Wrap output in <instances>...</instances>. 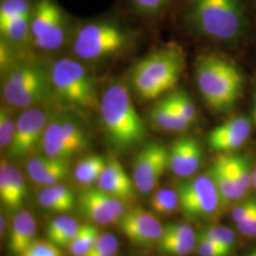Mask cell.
<instances>
[{"label": "cell", "instance_id": "1", "mask_svg": "<svg viewBox=\"0 0 256 256\" xmlns=\"http://www.w3.org/2000/svg\"><path fill=\"white\" fill-rule=\"evenodd\" d=\"M184 16L194 32L221 42L240 40L250 24L246 0H185Z\"/></svg>", "mask_w": 256, "mask_h": 256}, {"label": "cell", "instance_id": "2", "mask_svg": "<svg viewBox=\"0 0 256 256\" xmlns=\"http://www.w3.org/2000/svg\"><path fill=\"white\" fill-rule=\"evenodd\" d=\"M196 80L203 100L218 112L234 108L244 88V78L238 66L214 54L198 58Z\"/></svg>", "mask_w": 256, "mask_h": 256}, {"label": "cell", "instance_id": "3", "mask_svg": "<svg viewBox=\"0 0 256 256\" xmlns=\"http://www.w3.org/2000/svg\"><path fill=\"white\" fill-rule=\"evenodd\" d=\"M184 68L182 48L169 44L156 48L135 64L131 72V82L140 98L153 100L174 88Z\"/></svg>", "mask_w": 256, "mask_h": 256}, {"label": "cell", "instance_id": "4", "mask_svg": "<svg viewBox=\"0 0 256 256\" xmlns=\"http://www.w3.org/2000/svg\"><path fill=\"white\" fill-rule=\"evenodd\" d=\"M99 108L102 126L114 146L128 149L144 140L146 124L138 113L124 84H110L102 95Z\"/></svg>", "mask_w": 256, "mask_h": 256}, {"label": "cell", "instance_id": "5", "mask_svg": "<svg viewBox=\"0 0 256 256\" xmlns=\"http://www.w3.org/2000/svg\"><path fill=\"white\" fill-rule=\"evenodd\" d=\"M129 34L124 28L112 19L90 21L78 28L74 52L86 61L101 60L117 54L128 44Z\"/></svg>", "mask_w": 256, "mask_h": 256}, {"label": "cell", "instance_id": "6", "mask_svg": "<svg viewBox=\"0 0 256 256\" xmlns=\"http://www.w3.org/2000/svg\"><path fill=\"white\" fill-rule=\"evenodd\" d=\"M50 82L57 98L68 106L93 110L100 106L93 79L77 61H56L52 68Z\"/></svg>", "mask_w": 256, "mask_h": 256}, {"label": "cell", "instance_id": "7", "mask_svg": "<svg viewBox=\"0 0 256 256\" xmlns=\"http://www.w3.org/2000/svg\"><path fill=\"white\" fill-rule=\"evenodd\" d=\"M48 88L46 75L34 64H12L5 70L2 96L9 106L30 108L46 97Z\"/></svg>", "mask_w": 256, "mask_h": 256}, {"label": "cell", "instance_id": "8", "mask_svg": "<svg viewBox=\"0 0 256 256\" xmlns=\"http://www.w3.org/2000/svg\"><path fill=\"white\" fill-rule=\"evenodd\" d=\"M180 209L194 220H210L222 207L220 192L210 174H200L178 187Z\"/></svg>", "mask_w": 256, "mask_h": 256}, {"label": "cell", "instance_id": "9", "mask_svg": "<svg viewBox=\"0 0 256 256\" xmlns=\"http://www.w3.org/2000/svg\"><path fill=\"white\" fill-rule=\"evenodd\" d=\"M68 18L56 0H34L30 34L36 46L42 50H55L63 45Z\"/></svg>", "mask_w": 256, "mask_h": 256}, {"label": "cell", "instance_id": "10", "mask_svg": "<svg viewBox=\"0 0 256 256\" xmlns=\"http://www.w3.org/2000/svg\"><path fill=\"white\" fill-rule=\"evenodd\" d=\"M48 119L46 112L38 108H30L22 112L16 120V133L8 148L10 158L20 160L36 150L42 142Z\"/></svg>", "mask_w": 256, "mask_h": 256}, {"label": "cell", "instance_id": "11", "mask_svg": "<svg viewBox=\"0 0 256 256\" xmlns=\"http://www.w3.org/2000/svg\"><path fill=\"white\" fill-rule=\"evenodd\" d=\"M169 168V150L158 142H149L138 153L134 160V183L142 194L152 192Z\"/></svg>", "mask_w": 256, "mask_h": 256}, {"label": "cell", "instance_id": "12", "mask_svg": "<svg viewBox=\"0 0 256 256\" xmlns=\"http://www.w3.org/2000/svg\"><path fill=\"white\" fill-rule=\"evenodd\" d=\"M126 203L99 188H88L78 198V206L82 216L92 223L102 226L118 224L126 212Z\"/></svg>", "mask_w": 256, "mask_h": 256}, {"label": "cell", "instance_id": "13", "mask_svg": "<svg viewBox=\"0 0 256 256\" xmlns=\"http://www.w3.org/2000/svg\"><path fill=\"white\" fill-rule=\"evenodd\" d=\"M117 225L133 244L138 246L158 243L164 234V226L155 214L140 207L126 210Z\"/></svg>", "mask_w": 256, "mask_h": 256}, {"label": "cell", "instance_id": "14", "mask_svg": "<svg viewBox=\"0 0 256 256\" xmlns=\"http://www.w3.org/2000/svg\"><path fill=\"white\" fill-rule=\"evenodd\" d=\"M250 134V120L247 116L238 115L212 129L207 140L212 151L229 154L243 146Z\"/></svg>", "mask_w": 256, "mask_h": 256}, {"label": "cell", "instance_id": "15", "mask_svg": "<svg viewBox=\"0 0 256 256\" xmlns=\"http://www.w3.org/2000/svg\"><path fill=\"white\" fill-rule=\"evenodd\" d=\"M202 160V147L194 138H180L169 149V169L178 178L192 176L198 170Z\"/></svg>", "mask_w": 256, "mask_h": 256}, {"label": "cell", "instance_id": "16", "mask_svg": "<svg viewBox=\"0 0 256 256\" xmlns=\"http://www.w3.org/2000/svg\"><path fill=\"white\" fill-rule=\"evenodd\" d=\"M27 196L24 178L18 168L2 158L0 162V200L10 210H19Z\"/></svg>", "mask_w": 256, "mask_h": 256}, {"label": "cell", "instance_id": "17", "mask_svg": "<svg viewBox=\"0 0 256 256\" xmlns=\"http://www.w3.org/2000/svg\"><path fill=\"white\" fill-rule=\"evenodd\" d=\"M209 174L216 185L222 206H229L234 202H239L247 194V189L238 180L223 154L214 160Z\"/></svg>", "mask_w": 256, "mask_h": 256}, {"label": "cell", "instance_id": "18", "mask_svg": "<svg viewBox=\"0 0 256 256\" xmlns=\"http://www.w3.org/2000/svg\"><path fill=\"white\" fill-rule=\"evenodd\" d=\"M98 188L110 196L130 202L135 198L136 185L117 160H111L98 180Z\"/></svg>", "mask_w": 256, "mask_h": 256}, {"label": "cell", "instance_id": "19", "mask_svg": "<svg viewBox=\"0 0 256 256\" xmlns=\"http://www.w3.org/2000/svg\"><path fill=\"white\" fill-rule=\"evenodd\" d=\"M36 230L34 218L28 210H18L14 216L10 232V250L16 256L23 254L34 243Z\"/></svg>", "mask_w": 256, "mask_h": 256}, {"label": "cell", "instance_id": "20", "mask_svg": "<svg viewBox=\"0 0 256 256\" xmlns=\"http://www.w3.org/2000/svg\"><path fill=\"white\" fill-rule=\"evenodd\" d=\"M41 146L43 147L45 155L55 160L68 162L75 155L74 150L66 142L60 118L48 122Z\"/></svg>", "mask_w": 256, "mask_h": 256}, {"label": "cell", "instance_id": "21", "mask_svg": "<svg viewBox=\"0 0 256 256\" xmlns=\"http://www.w3.org/2000/svg\"><path fill=\"white\" fill-rule=\"evenodd\" d=\"M150 118L156 128L167 132H183L192 126L165 97L151 110Z\"/></svg>", "mask_w": 256, "mask_h": 256}, {"label": "cell", "instance_id": "22", "mask_svg": "<svg viewBox=\"0 0 256 256\" xmlns=\"http://www.w3.org/2000/svg\"><path fill=\"white\" fill-rule=\"evenodd\" d=\"M39 204L46 210L64 214L72 210L75 205L74 192L62 183H57L44 189L38 194Z\"/></svg>", "mask_w": 256, "mask_h": 256}, {"label": "cell", "instance_id": "23", "mask_svg": "<svg viewBox=\"0 0 256 256\" xmlns=\"http://www.w3.org/2000/svg\"><path fill=\"white\" fill-rule=\"evenodd\" d=\"M79 223L68 216H59L52 220L46 229L50 242L57 247H68L80 229Z\"/></svg>", "mask_w": 256, "mask_h": 256}, {"label": "cell", "instance_id": "24", "mask_svg": "<svg viewBox=\"0 0 256 256\" xmlns=\"http://www.w3.org/2000/svg\"><path fill=\"white\" fill-rule=\"evenodd\" d=\"M108 162L99 155H90L82 158L74 169V178L82 186H90L98 182Z\"/></svg>", "mask_w": 256, "mask_h": 256}, {"label": "cell", "instance_id": "25", "mask_svg": "<svg viewBox=\"0 0 256 256\" xmlns=\"http://www.w3.org/2000/svg\"><path fill=\"white\" fill-rule=\"evenodd\" d=\"M32 16H23L8 21L0 22V32L2 39L14 44H21L27 41L30 34Z\"/></svg>", "mask_w": 256, "mask_h": 256}, {"label": "cell", "instance_id": "26", "mask_svg": "<svg viewBox=\"0 0 256 256\" xmlns=\"http://www.w3.org/2000/svg\"><path fill=\"white\" fill-rule=\"evenodd\" d=\"M98 229L92 224L80 226L77 234L68 245V252L72 256H84L99 236Z\"/></svg>", "mask_w": 256, "mask_h": 256}, {"label": "cell", "instance_id": "27", "mask_svg": "<svg viewBox=\"0 0 256 256\" xmlns=\"http://www.w3.org/2000/svg\"><path fill=\"white\" fill-rule=\"evenodd\" d=\"M150 205L156 214L162 216L173 214L180 208L178 192L166 188L160 189L151 196Z\"/></svg>", "mask_w": 256, "mask_h": 256}, {"label": "cell", "instance_id": "28", "mask_svg": "<svg viewBox=\"0 0 256 256\" xmlns=\"http://www.w3.org/2000/svg\"><path fill=\"white\" fill-rule=\"evenodd\" d=\"M223 155L230 168L236 176L238 180L248 191L254 184V170L252 169L247 158L232 153Z\"/></svg>", "mask_w": 256, "mask_h": 256}, {"label": "cell", "instance_id": "29", "mask_svg": "<svg viewBox=\"0 0 256 256\" xmlns=\"http://www.w3.org/2000/svg\"><path fill=\"white\" fill-rule=\"evenodd\" d=\"M60 160H55L48 156L30 158L27 164V172L32 182L42 186L46 176L52 171Z\"/></svg>", "mask_w": 256, "mask_h": 256}, {"label": "cell", "instance_id": "30", "mask_svg": "<svg viewBox=\"0 0 256 256\" xmlns=\"http://www.w3.org/2000/svg\"><path fill=\"white\" fill-rule=\"evenodd\" d=\"M60 120L68 144L74 150L75 154L81 152L88 144V140L82 128L77 122L70 118L61 117Z\"/></svg>", "mask_w": 256, "mask_h": 256}, {"label": "cell", "instance_id": "31", "mask_svg": "<svg viewBox=\"0 0 256 256\" xmlns=\"http://www.w3.org/2000/svg\"><path fill=\"white\" fill-rule=\"evenodd\" d=\"M166 98L173 104L174 108L182 115L183 118L187 120L191 124L196 120V108L190 96L186 92L183 90L172 92L168 94Z\"/></svg>", "mask_w": 256, "mask_h": 256}, {"label": "cell", "instance_id": "32", "mask_svg": "<svg viewBox=\"0 0 256 256\" xmlns=\"http://www.w3.org/2000/svg\"><path fill=\"white\" fill-rule=\"evenodd\" d=\"M158 245L162 252L171 256H189L196 247V243L167 236H162L158 242Z\"/></svg>", "mask_w": 256, "mask_h": 256}, {"label": "cell", "instance_id": "33", "mask_svg": "<svg viewBox=\"0 0 256 256\" xmlns=\"http://www.w3.org/2000/svg\"><path fill=\"white\" fill-rule=\"evenodd\" d=\"M202 234L214 242L218 243L221 247L224 248L229 254H230L234 247L236 234L232 230L225 226H212L202 230Z\"/></svg>", "mask_w": 256, "mask_h": 256}, {"label": "cell", "instance_id": "34", "mask_svg": "<svg viewBox=\"0 0 256 256\" xmlns=\"http://www.w3.org/2000/svg\"><path fill=\"white\" fill-rule=\"evenodd\" d=\"M16 128V120H14L12 112L7 106L0 108V147L1 149L9 148L14 138Z\"/></svg>", "mask_w": 256, "mask_h": 256}, {"label": "cell", "instance_id": "35", "mask_svg": "<svg viewBox=\"0 0 256 256\" xmlns=\"http://www.w3.org/2000/svg\"><path fill=\"white\" fill-rule=\"evenodd\" d=\"M133 9L140 14L156 16L168 8L172 0H128Z\"/></svg>", "mask_w": 256, "mask_h": 256}, {"label": "cell", "instance_id": "36", "mask_svg": "<svg viewBox=\"0 0 256 256\" xmlns=\"http://www.w3.org/2000/svg\"><path fill=\"white\" fill-rule=\"evenodd\" d=\"M162 236L180 238V239L192 242V243H196V241H198V238L196 236V232L192 227L189 224L182 223V222L167 224L164 227Z\"/></svg>", "mask_w": 256, "mask_h": 256}, {"label": "cell", "instance_id": "37", "mask_svg": "<svg viewBox=\"0 0 256 256\" xmlns=\"http://www.w3.org/2000/svg\"><path fill=\"white\" fill-rule=\"evenodd\" d=\"M19 256H62V252L54 244L45 240H34V243Z\"/></svg>", "mask_w": 256, "mask_h": 256}, {"label": "cell", "instance_id": "38", "mask_svg": "<svg viewBox=\"0 0 256 256\" xmlns=\"http://www.w3.org/2000/svg\"><path fill=\"white\" fill-rule=\"evenodd\" d=\"M196 250L200 256H228L230 254L224 248L206 238L202 232L198 238Z\"/></svg>", "mask_w": 256, "mask_h": 256}, {"label": "cell", "instance_id": "39", "mask_svg": "<svg viewBox=\"0 0 256 256\" xmlns=\"http://www.w3.org/2000/svg\"><path fill=\"white\" fill-rule=\"evenodd\" d=\"M256 210V200L250 198L245 202L239 203L232 212V218L238 224L246 220Z\"/></svg>", "mask_w": 256, "mask_h": 256}, {"label": "cell", "instance_id": "40", "mask_svg": "<svg viewBox=\"0 0 256 256\" xmlns=\"http://www.w3.org/2000/svg\"><path fill=\"white\" fill-rule=\"evenodd\" d=\"M238 230L247 238H256V210L246 220L236 224Z\"/></svg>", "mask_w": 256, "mask_h": 256}, {"label": "cell", "instance_id": "41", "mask_svg": "<svg viewBox=\"0 0 256 256\" xmlns=\"http://www.w3.org/2000/svg\"><path fill=\"white\" fill-rule=\"evenodd\" d=\"M119 250V243L118 244H115L111 247L108 248L102 252H96V254H86L84 256H115L117 252Z\"/></svg>", "mask_w": 256, "mask_h": 256}, {"label": "cell", "instance_id": "42", "mask_svg": "<svg viewBox=\"0 0 256 256\" xmlns=\"http://www.w3.org/2000/svg\"><path fill=\"white\" fill-rule=\"evenodd\" d=\"M5 230H6V220H5V218L1 214V216H0V232H1V236L4 234Z\"/></svg>", "mask_w": 256, "mask_h": 256}, {"label": "cell", "instance_id": "43", "mask_svg": "<svg viewBox=\"0 0 256 256\" xmlns=\"http://www.w3.org/2000/svg\"><path fill=\"white\" fill-rule=\"evenodd\" d=\"M254 118L256 124V100H254Z\"/></svg>", "mask_w": 256, "mask_h": 256}, {"label": "cell", "instance_id": "44", "mask_svg": "<svg viewBox=\"0 0 256 256\" xmlns=\"http://www.w3.org/2000/svg\"><path fill=\"white\" fill-rule=\"evenodd\" d=\"M252 187L256 190V172L254 171V184H252Z\"/></svg>", "mask_w": 256, "mask_h": 256}, {"label": "cell", "instance_id": "45", "mask_svg": "<svg viewBox=\"0 0 256 256\" xmlns=\"http://www.w3.org/2000/svg\"><path fill=\"white\" fill-rule=\"evenodd\" d=\"M246 256H256V250H252V252H250V254H248Z\"/></svg>", "mask_w": 256, "mask_h": 256}, {"label": "cell", "instance_id": "46", "mask_svg": "<svg viewBox=\"0 0 256 256\" xmlns=\"http://www.w3.org/2000/svg\"><path fill=\"white\" fill-rule=\"evenodd\" d=\"M254 172H256V168H254Z\"/></svg>", "mask_w": 256, "mask_h": 256}, {"label": "cell", "instance_id": "47", "mask_svg": "<svg viewBox=\"0 0 256 256\" xmlns=\"http://www.w3.org/2000/svg\"></svg>", "mask_w": 256, "mask_h": 256}]
</instances>
